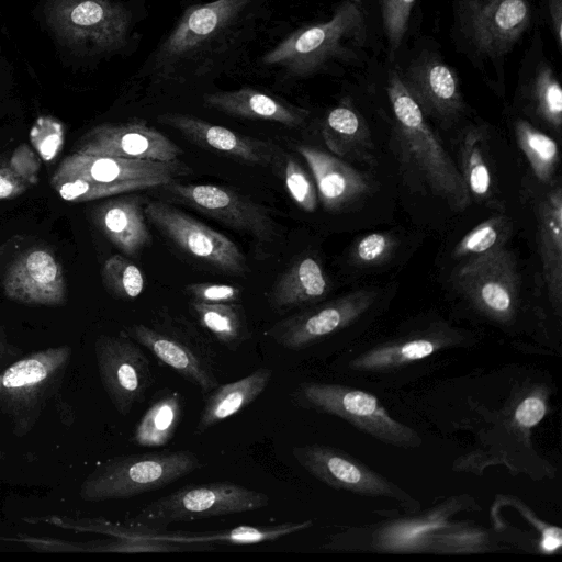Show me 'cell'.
<instances>
[{
    "label": "cell",
    "mask_w": 562,
    "mask_h": 562,
    "mask_svg": "<svg viewBox=\"0 0 562 562\" xmlns=\"http://www.w3.org/2000/svg\"><path fill=\"white\" fill-rule=\"evenodd\" d=\"M397 139L432 191L456 211L470 205V194L460 170L428 125L423 111L392 71L386 87Z\"/></svg>",
    "instance_id": "1"
},
{
    "label": "cell",
    "mask_w": 562,
    "mask_h": 562,
    "mask_svg": "<svg viewBox=\"0 0 562 562\" xmlns=\"http://www.w3.org/2000/svg\"><path fill=\"white\" fill-rule=\"evenodd\" d=\"M72 349L49 347L20 357L0 370V414L21 438L30 434L50 402L59 395Z\"/></svg>",
    "instance_id": "2"
},
{
    "label": "cell",
    "mask_w": 562,
    "mask_h": 562,
    "mask_svg": "<svg viewBox=\"0 0 562 562\" xmlns=\"http://www.w3.org/2000/svg\"><path fill=\"white\" fill-rule=\"evenodd\" d=\"M202 467L190 450L119 456L99 463L79 494L90 503L130 498L162 488Z\"/></svg>",
    "instance_id": "3"
},
{
    "label": "cell",
    "mask_w": 562,
    "mask_h": 562,
    "mask_svg": "<svg viewBox=\"0 0 562 562\" xmlns=\"http://www.w3.org/2000/svg\"><path fill=\"white\" fill-rule=\"evenodd\" d=\"M359 4L345 1L328 21L301 27L265 54L266 65H278L295 76L311 75L328 61L355 53L366 41Z\"/></svg>",
    "instance_id": "4"
},
{
    "label": "cell",
    "mask_w": 562,
    "mask_h": 562,
    "mask_svg": "<svg viewBox=\"0 0 562 562\" xmlns=\"http://www.w3.org/2000/svg\"><path fill=\"white\" fill-rule=\"evenodd\" d=\"M268 504L265 493L234 482L191 484L144 505L122 522L139 530H164L175 522L254 512Z\"/></svg>",
    "instance_id": "5"
},
{
    "label": "cell",
    "mask_w": 562,
    "mask_h": 562,
    "mask_svg": "<svg viewBox=\"0 0 562 562\" xmlns=\"http://www.w3.org/2000/svg\"><path fill=\"white\" fill-rule=\"evenodd\" d=\"M294 405L344 419L358 430L393 447L416 449L420 436L407 425L394 419L371 393L352 386L304 382L291 394Z\"/></svg>",
    "instance_id": "6"
},
{
    "label": "cell",
    "mask_w": 562,
    "mask_h": 562,
    "mask_svg": "<svg viewBox=\"0 0 562 562\" xmlns=\"http://www.w3.org/2000/svg\"><path fill=\"white\" fill-rule=\"evenodd\" d=\"M45 22L65 46L91 54L122 48L131 27L130 11L112 0H47Z\"/></svg>",
    "instance_id": "7"
},
{
    "label": "cell",
    "mask_w": 562,
    "mask_h": 562,
    "mask_svg": "<svg viewBox=\"0 0 562 562\" xmlns=\"http://www.w3.org/2000/svg\"><path fill=\"white\" fill-rule=\"evenodd\" d=\"M146 220L189 258L222 273L244 276L246 257L224 234L164 201L145 204Z\"/></svg>",
    "instance_id": "8"
},
{
    "label": "cell",
    "mask_w": 562,
    "mask_h": 562,
    "mask_svg": "<svg viewBox=\"0 0 562 562\" xmlns=\"http://www.w3.org/2000/svg\"><path fill=\"white\" fill-rule=\"evenodd\" d=\"M454 285L488 319L509 325L519 306V274L513 254L501 247L470 257L453 277Z\"/></svg>",
    "instance_id": "9"
},
{
    "label": "cell",
    "mask_w": 562,
    "mask_h": 562,
    "mask_svg": "<svg viewBox=\"0 0 562 562\" xmlns=\"http://www.w3.org/2000/svg\"><path fill=\"white\" fill-rule=\"evenodd\" d=\"M292 454L305 471L331 488L394 499L409 512L420 508L419 502L395 483L335 447L321 443L295 446Z\"/></svg>",
    "instance_id": "10"
},
{
    "label": "cell",
    "mask_w": 562,
    "mask_h": 562,
    "mask_svg": "<svg viewBox=\"0 0 562 562\" xmlns=\"http://www.w3.org/2000/svg\"><path fill=\"white\" fill-rule=\"evenodd\" d=\"M156 359L196 386L203 395L220 384L217 359L211 345L175 326L134 324L123 330Z\"/></svg>",
    "instance_id": "11"
},
{
    "label": "cell",
    "mask_w": 562,
    "mask_h": 562,
    "mask_svg": "<svg viewBox=\"0 0 562 562\" xmlns=\"http://www.w3.org/2000/svg\"><path fill=\"white\" fill-rule=\"evenodd\" d=\"M94 355L103 390L116 412L127 416L155 383L148 357L140 345L123 331L99 336Z\"/></svg>",
    "instance_id": "12"
},
{
    "label": "cell",
    "mask_w": 562,
    "mask_h": 562,
    "mask_svg": "<svg viewBox=\"0 0 562 562\" xmlns=\"http://www.w3.org/2000/svg\"><path fill=\"white\" fill-rule=\"evenodd\" d=\"M160 188L175 201L260 241H269L277 235V224L269 211L229 187L172 180Z\"/></svg>",
    "instance_id": "13"
},
{
    "label": "cell",
    "mask_w": 562,
    "mask_h": 562,
    "mask_svg": "<svg viewBox=\"0 0 562 562\" xmlns=\"http://www.w3.org/2000/svg\"><path fill=\"white\" fill-rule=\"evenodd\" d=\"M375 299V291H353L280 319L266 335L285 349H305L353 324Z\"/></svg>",
    "instance_id": "14"
},
{
    "label": "cell",
    "mask_w": 562,
    "mask_h": 562,
    "mask_svg": "<svg viewBox=\"0 0 562 562\" xmlns=\"http://www.w3.org/2000/svg\"><path fill=\"white\" fill-rule=\"evenodd\" d=\"M79 154L171 161L182 148L146 121L104 123L90 128L75 147Z\"/></svg>",
    "instance_id": "15"
},
{
    "label": "cell",
    "mask_w": 562,
    "mask_h": 562,
    "mask_svg": "<svg viewBox=\"0 0 562 562\" xmlns=\"http://www.w3.org/2000/svg\"><path fill=\"white\" fill-rule=\"evenodd\" d=\"M462 23L479 52L502 56L529 27L530 5L528 0H469Z\"/></svg>",
    "instance_id": "16"
},
{
    "label": "cell",
    "mask_w": 562,
    "mask_h": 562,
    "mask_svg": "<svg viewBox=\"0 0 562 562\" xmlns=\"http://www.w3.org/2000/svg\"><path fill=\"white\" fill-rule=\"evenodd\" d=\"M192 169L179 159L158 161L74 153L65 157L50 179H82L95 183L155 181L166 184Z\"/></svg>",
    "instance_id": "17"
},
{
    "label": "cell",
    "mask_w": 562,
    "mask_h": 562,
    "mask_svg": "<svg viewBox=\"0 0 562 562\" xmlns=\"http://www.w3.org/2000/svg\"><path fill=\"white\" fill-rule=\"evenodd\" d=\"M8 299L26 305L58 306L67 299L64 268L45 247H31L10 263L3 278Z\"/></svg>",
    "instance_id": "18"
},
{
    "label": "cell",
    "mask_w": 562,
    "mask_h": 562,
    "mask_svg": "<svg viewBox=\"0 0 562 562\" xmlns=\"http://www.w3.org/2000/svg\"><path fill=\"white\" fill-rule=\"evenodd\" d=\"M464 510H480L475 499L468 494L451 496L416 517L379 522L371 528L368 548L387 553H425L430 536Z\"/></svg>",
    "instance_id": "19"
},
{
    "label": "cell",
    "mask_w": 562,
    "mask_h": 562,
    "mask_svg": "<svg viewBox=\"0 0 562 562\" xmlns=\"http://www.w3.org/2000/svg\"><path fill=\"white\" fill-rule=\"evenodd\" d=\"M158 122L178 131L190 143L240 164L270 166L278 157L274 144L236 133L193 115L164 113Z\"/></svg>",
    "instance_id": "20"
},
{
    "label": "cell",
    "mask_w": 562,
    "mask_h": 562,
    "mask_svg": "<svg viewBox=\"0 0 562 562\" xmlns=\"http://www.w3.org/2000/svg\"><path fill=\"white\" fill-rule=\"evenodd\" d=\"M464 337L451 329H435L376 344L349 359L351 371L386 373L460 346Z\"/></svg>",
    "instance_id": "21"
},
{
    "label": "cell",
    "mask_w": 562,
    "mask_h": 562,
    "mask_svg": "<svg viewBox=\"0 0 562 562\" xmlns=\"http://www.w3.org/2000/svg\"><path fill=\"white\" fill-rule=\"evenodd\" d=\"M247 2L248 0H214L187 8L161 44L158 56L162 60H176L202 48L237 18Z\"/></svg>",
    "instance_id": "22"
},
{
    "label": "cell",
    "mask_w": 562,
    "mask_h": 562,
    "mask_svg": "<svg viewBox=\"0 0 562 562\" xmlns=\"http://www.w3.org/2000/svg\"><path fill=\"white\" fill-rule=\"evenodd\" d=\"M401 79L424 115L448 121L463 109L457 74L437 57L418 58Z\"/></svg>",
    "instance_id": "23"
},
{
    "label": "cell",
    "mask_w": 562,
    "mask_h": 562,
    "mask_svg": "<svg viewBox=\"0 0 562 562\" xmlns=\"http://www.w3.org/2000/svg\"><path fill=\"white\" fill-rule=\"evenodd\" d=\"M313 526L312 520L302 522H283L267 526L240 525L229 529L211 531H169V530H139L123 522L111 521L108 535L111 537H126L166 541L186 546L224 543L234 546L258 544L270 542L292 533L305 530Z\"/></svg>",
    "instance_id": "24"
},
{
    "label": "cell",
    "mask_w": 562,
    "mask_h": 562,
    "mask_svg": "<svg viewBox=\"0 0 562 562\" xmlns=\"http://www.w3.org/2000/svg\"><path fill=\"white\" fill-rule=\"evenodd\" d=\"M297 151L310 167L326 210L340 211L369 193L366 176L339 157L306 145H299Z\"/></svg>",
    "instance_id": "25"
},
{
    "label": "cell",
    "mask_w": 562,
    "mask_h": 562,
    "mask_svg": "<svg viewBox=\"0 0 562 562\" xmlns=\"http://www.w3.org/2000/svg\"><path fill=\"white\" fill-rule=\"evenodd\" d=\"M92 218L101 233L127 256H136L150 245L143 199L123 193L95 205Z\"/></svg>",
    "instance_id": "26"
},
{
    "label": "cell",
    "mask_w": 562,
    "mask_h": 562,
    "mask_svg": "<svg viewBox=\"0 0 562 562\" xmlns=\"http://www.w3.org/2000/svg\"><path fill=\"white\" fill-rule=\"evenodd\" d=\"M202 100L205 106L231 116L269 121L288 127L302 125L308 116L305 109L248 87L206 93Z\"/></svg>",
    "instance_id": "27"
},
{
    "label": "cell",
    "mask_w": 562,
    "mask_h": 562,
    "mask_svg": "<svg viewBox=\"0 0 562 562\" xmlns=\"http://www.w3.org/2000/svg\"><path fill=\"white\" fill-rule=\"evenodd\" d=\"M271 378V369L258 368L237 381L218 384L204 395L194 432L204 434L249 406L267 389Z\"/></svg>",
    "instance_id": "28"
},
{
    "label": "cell",
    "mask_w": 562,
    "mask_h": 562,
    "mask_svg": "<svg viewBox=\"0 0 562 562\" xmlns=\"http://www.w3.org/2000/svg\"><path fill=\"white\" fill-rule=\"evenodd\" d=\"M539 249L549 300L562 304V189L552 190L538 209Z\"/></svg>",
    "instance_id": "29"
},
{
    "label": "cell",
    "mask_w": 562,
    "mask_h": 562,
    "mask_svg": "<svg viewBox=\"0 0 562 562\" xmlns=\"http://www.w3.org/2000/svg\"><path fill=\"white\" fill-rule=\"evenodd\" d=\"M328 291V279L318 260L303 256L293 261L276 281L270 302L276 308L290 310L317 303Z\"/></svg>",
    "instance_id": "30"
},
{
    "label": "cell",
    "mask_w": 562,
    "mask_h": 562,
    "mask_svg": "<svg viewBox=\"0 0 562 562\" xmlns=\"http://www.w3.org/2000/svg\"><path fill=\"white\" fill-rule=\"evenodd\" d=\"M183 409L184 400L180 392L158 391L135 426L132 441L147 448L166 446L181 424Z\"/></svg>",
    "instance_id": "31"
},
{
    "label": "cell",
    "mask_w": 562,
    "mask_h": 562,
    "mask_svg": "<svg viewBox=\"0 0 562 562\" xmlns=\"http://www.w3.org/2000/svg\"><path fill=\"white\" fill-rule=\"evenodd\" d=\"M328 149L337 157L359 155L371 145L369 130L349 100L328 111L322 127Z\"/></svg>",
    "instance_id": "32"
},
{
    "label": "cell",
    "mask_w": 562,
    "mask_h": 562,
    "mask_svg": "<svg viewBox=\"0 0 562 562\" xmlns=\"http://www.w3.org/2000/svg\"><path fill=\"white\" fill-rule=\"evenodd\" d=\"M190 306L199 324L227 349L234 351L250 339L251 333L241 305L191 301Z\"/></svg>",
    "instance_id": "33"
},
{
    "label": "cell",
    "mask_w": 562,
    "mask_h": 562,
    "mask_svg": "<svg viewBox=\"0 0 562 562\" xmlns=\"http://www.w3.org/2000/svg\"><path fill=\"white\" fill-rule=\"evenodd\" d=\"M498 549L483 527L468 522H449L429 538L425 553H483Z\"/></svg>",
    "instance_id": "34"
},
{
    "label": "cell",
    "mask_w": 562,
    "mask_h": 562,
    "mask_svg": "<svg viewBox=\"0 0 562 562\" xmlns=\"http://www.w3.org/2000/svg\"><path fill=\"white\" fill-rule=\"evenodd\" d=\"M483 140V133L477 128H472L464 135L460 151V172L469 194L485 202L493 196V186Z\"/></svg>",
    "instance_id": "35"
},
{
    "label": "cell",
    "mask_w": 562,
    "mask_h": 562,
    "mask_svg": "<svg viewBox=\"0 0 562 562\" xmlns=\"http://www.w3.org/2000/svg\"><path fill=\"white\" fill-rule=\"evenodd\" d=\"M514 130L518 147L527 157L535 176L542 182H549L559 164L555 140L525 120H517Z\"/></svg>",
    "instance_id": "36"
},
{
    "label": "cell",
    "mask_w": 562,
    "mask_h": 562,
    "mask_svg": "<svg viewBox=\"0 0 562 562\" xmlns=\"http://www.w3.org/2000/svg\"><path fill=\"white\" fill-rule=\"evenodd\" d=\"M53 189L67 202H89L123 193L155 189L161 184L155 181H123L95 183L82 179H50Z\"/></svg>",
    "instance_id": "37"
},
{
    "label": "cell",
    "mask_w": 562,
    "mask_h": 562,
    "mask_svg": "<svg viewBox=\"0 0 562 562\" xmlns=\"http://www.w3.org/2000/svg\"><path fill=\"white\" fill-rule=\"evenodd\" d=\"M529 97L536 114L559 131L562 125V88L550 66L538 68L529 86Z\"/></svg>",
    "instance_id": "38"
},
{
    "label": "cell",
    "mask_w": 562,
    "mask_h": 562,
    "mask_svg": "<svg viewBox=\"0 0 562 562\" xmlns=\"http://www.w3.org/2000/svg\"><path fill=\"white\" fill-rule=\"evenodd\" d=\"M512 232L504 215L491 216L465 234L453 249L456 258L474 257L503 247Z\"/></svg>",
    "instance_id": "39"
},
{
    "label": "cell",
    "mask_w": 562,
    "mask_h": 562,
    "mask_svg": "<svg viewBox=\"0 0 562 562\" xmlns=\"http://www.w3.org/2000/svg\"><path fill=\"white\" fill-rule=\"evenodd\" d=\"M102 283L106 291L121 300L138 297L145 286L140 269L122 255H112L103 263Z\"/></svg>",
    "instance_id": "40"
},
{
    "label": "cell",
    "mask_w": 562,
    "mask_h": 562,
    "mask_svg": "<svg viewBox=\"0 0 562 562\" xmlns=\"http://www.w3.org/2000/svg\"><path fill=\"white\" fill-rule=\"evenodd\" d=\"M548 395L544 387L532 389L515 396L509 404V426L528 439L529 432L546 417Z\"/></svg>",
    "instance_id": "41"
},
{
    "label": "cell",
    "mask_w": 562,
    "mask_h": 562,
    "mask_svg": "<svg viewBox=\"0 0 562 562\" xmlns=\"http://www.w3.org/2000/svg\"><path fill=\"white\" fill-rule=\"evenodd\" d=\"M30 142L42 161H53L61 151L65 142L64 124L57 119L38 116L30 130Z\"/></svg>",
    "instance_id": "42"
},
{
    "label": "cell",
    "mask_w": 562,
    "mask_h": 562,
    "mask_svg": "<svg viewBox=\"0 0 562 562\" xmlns=\"http://www.w3.org/2000/svg\"><path fill=\"white\" fill-rule=\"evenodd\" d=\"M284 179L293 202L305 212H314L318 200L316 186L297 160L292 157L285 161Z\"/></svg>",
    "instance_id": "43"
},
{
    "label": "cell",
    "mask_w": 562,
    "mask_h": 562,
    "mask_svg": "<svg viewBox=\"0 0 562 562\" xmlns=\"http://www.w3.org/2000/svg\"><path fill=\"white\" fill-rule=\"evenodd\" d=\"M416 0H382V21L391 52L394 53L406 33Z\"/></svg>",
    "instance_id": "44"
},
{
    "label": "cell",
    "mask_w": 562,
    "mask_h": 562,
    "mask_svg": "<svg viewBox=\"0 0 562 562\" xmlns=\"http://www.w3.org/2000/svg\"><path fill=\"white\" fill-rule=\"evenodd\" d=\"M395 245L389 234L371 233L362 237L353 249V258L362 265H375L385 260Z\"/></svg>",
    "instance_id": "45"
},
{
    "label": "cell",
    "mask_w": 562,
    "mask_h": 562,
    "mask_svg": "<svg viewBox=\"0 0 562 562\" xmlns=\"http://www.w3.org/2000/svg\"><path fill=\"white\" fill-rule=\"evenodd\" d=\"M186 291L192 301L207 304L235 303L241 295L237 286L213 282L189 283Z\"/></svg>",
    "instance_id": "46"
},
{
    "label": "cell",
    "mask_w": 562,
    "mask_h": 562,
    "mask_svg": "<svg viewBox=\"0 0 562 562\" xmlns=\"http://www.w3.org/2000/svg\"><path fill=\"white\" fill-rule=\"evenodd\" d=\"M41 164L42 159L27 144L19 145L8 159L12 172L29 187L38 182Z\"/></svg>",
    "instance_id": "47"
},
{
    "label": "cell",
    "mask_w": 562,
    "mask_h": 562,
    "mask_svg": "<svg viewBox=\"0 0 562 562\" xmlns=\"http://www.w3.org/2000/svg\"><path fill=\"white\" fill-rule=\"evenodd\" d=\"M29 189L10 169L8 160L0 157V200L18 198Z\"/></svg>",
    "instance_id": "48"
},
{
    "label": "cell",
    "mask_w": 562,
    "mask_h": 562,
    "mask_svg": "<svg viewBox=\"0 0 562 562\" xmlns=\"http://www.w3.org/2000/svg\"><path fill=\"white\" fill-rule=\"evenodd\" d=\"M549 15L557 45H562V0H548Z\"/></svg>",
    "instance_id": "49"
},
{
    "label": "cell",
    "mask_w": 562,
    "mask_h": 562,
    "mask_svg": "<svg viewBox=\"0 0 562 562\" xmlns=\"http://www.w3.org/2000/svg\"><path fill=\"white\" fill-rule=\"evenodd\" d=\"M22 350L11 344L2 330H0V370L20 358Z\"/></svg>",
    "instance_id": "50"
},
{
    "label": "cell",
    "mask_w": 562,
    "mask_h": 562,
    "mask_svg": "<svg viewBox=\"0 0 562 562\" xmlns=\"http://www.w3.org/2000/svg\"><path fill=\"white\" fill-rule=\"evenodd\" d=\"M20 241V237L15 236L8 239L5 243L0 245V258L5 254V251L15 243Z\"/></svg>",
    "instance_id": "51"
},
{
    "label": "cell",
    "mask_w": 562,
    "mask_h": 562,
    "mask_svg": "<svg viewBox=\"0 0 562 562\" xmlns=\"http://www.w3.org/2000/svg\"><path fill=\"white\" fill-rule=\"evenodd\" d=\"M348 1L355 2L357 4H359L361 2V0H348Z\"/></svg>",
    "instance_id": "52"
}]
</instances>
